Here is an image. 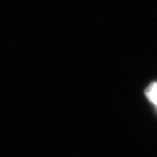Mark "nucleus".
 <instances>
[{"label":"nucleus","instance_id":"f257e3e1","mask_svg":"<svg viewBox=\"0 0 157 157\" xmlns=\"http://www.w3.org/2000/svg\"><path fill=\"white\" fill-rule=\"evenodd\" d=\"M145 94L152 104L157 108V82H154L149 85L145 90Z\"/></svg>","mask_w":157,"mask_h":157}]
</instances>
